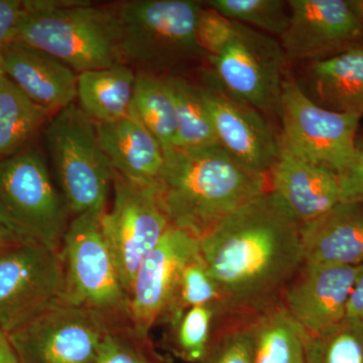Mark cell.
I'll list each match as a JSON object with an SVG mask.
<instances>
[{"label": "cell", "instance_id": "277c9868", "mask_svg": "<svg viewBox=\"0 0 363 363\" xmlns=\"http://www.w3.org/2000/svg\"><path fill=\"white\" fill-rule=\"evenodd\" d=\"M116 6L123 62L136 73L162 77L205 56L196 39L201 2L135 0Z\"/></svg>", "mask_w": 363, "mask_h": 363}, {"label": "cell", "instance_id": "4316f807", "mask_svg": "<svg viewBox=\"0 0 363 363\" xmlns=\"http://www.w3.org/2000/svg\"><path fill=\"white\" fill-rule=\"evenodd\" d=\"M207 306L223 314V298L199 252L181 269L168 310L162 324L166 325L191 308Z\"/></svg>", "mask_w": 363, "mask_h": 363}, {"label": "cell", "instance_id": "5b68a950", "mask_svg": "<svg viewBox=\"0 0 363 363\" xmlns=\"http://www.w3.org/2000/svg\"><path fill=\"white\" fill-rule=\"evenodd\" d=\"M69 215L42 152L23 150L0 159V226L6 233L60 252Z\"/></svg>", "mask_w": 363, "mask_h": 363}, {"label": "cell", "instance_id": "9a60e30c", "mask_svg": "<svg viewBox=\"0 0 363 363\" xmlns=\"http://www.w3.org/2000/svg\"><path fill=\"white\" fill-rule=\"evenodd\" d=\"M199 252V240L169 227L136 272L128 295V320L143 335L162 324L181 269Z\"/></svg>", "mask_w": 363, "mask_h": 363}, {"label": "cell", "instance_id": "ab89813d", "mask_svg": "<svg viewBox=\"0 0 363 363\" xmlns=\"http://www.w3.org/2000/svg\"><path fill=\"white\" fill-rule=\"evenodd\" d=\"M4 68H2V56L0 54V76L4 75Z\"/></svg>", "mask_w": 363, "mask_h": 363}, {"label": "cell", "instance_id": "7402d4cb", "mask_svg": "<svg viewBox=\"0 0 363 363\" xmlns=\"http://www.w3.org/2000/svg\"><path fill=\"white\" fill-rule=\"evenodd\" d=\"M311 75L320 99L332 111L363 116V47L317 60Z\"/></svg>", "mask_w": 363, "mask_h": 363}, {"label": "cell", "instance_id": "1f68e13d", "mask_svg": "<svg viewBox=\"0 0 363 363\" xmlns=\"http://www.w3.org/2000/svg\"><path fill=\"white\" fill-rule=\"evenodd\" d=\"M95 363H173L130 322L109 325Z\"/></svg>", "mask_w": 363, "mask_h": 363}, {"label": "cell", "instance_id": "2e32d148", "mask_svg": "<svg viewBox=\"0 0 363 363\" xmlns=\"http://www.w3.org/2000/svg\"><path fill=\"white\" fill-rule=\"evenodd\" d=\"M290 20L279 37L286 59L315 58L355 42L363 28L350 1L291 0Z\"/></svg>", "mask_w": 363, "mask_h": 363}, {"label": "cell", "instance_id": "603a6c76", "mask_svg": "<svg viewBox=\"0 0 363 363\" xmlns=\"http://www.w3.org/2000/svg\"><path fill=\"white\" fill-rule=\"evenodd\" d=\"M50 116L11 79L0 76V159L23 150Z\"/></svg>", "mask_w": 363, "mask_h": 363}, {"label": "cell", "instance_id": "8992f818", "mask_svg": "<svg viewBox=\"0 0 363 363\" xmlns=\"http://www.w3.org/2000/svg\"><path fill=\"white\" fill-rule=\"evenodd\" d=\"M44 136L72 216L104 211L114 171L100 145L96 123L73 104L49 119Z\"/></svg>", "mask_w": 363, "mask_h": 363}, {"label": "cell", "instance_id": "cb8c5ba5", "mask_svg": "<svg viewBox=\"0 0 363 363\" xmlns=\"http://www.w3.org/2000/svg\"><path fill=\"white\" fill-rule=\"evenodd\" d=\"M131 111L156 138L164 159L177 149V114L164 77L136 73Z\"/></svg>", "mask_w": 363, "mask_h": 363}, {"label": "cell", "instance_id": "30bf717a", "mask_svg": "<svg viewBox=\"0 0 363 363\" xmlns=\"http://www.w3.org/2000/svg\"><path fill=\"white\" fill-rule=\"evenodd\" d=\"M61 253L30 242L0 250V328L11 333L62 298Z\"/></svg>", "mask_w": 363, "mask_h": 363}, {"label": "cell", "instance_id": "d4e9b609", "mask_svg": "<svg viewBox=\"0 0 363 363\" xmlns=\"http://www.w3.org/2000/svg\"><path fill=\"white\" fill-rule=\"evenodd\" d=\"M255 363H307L305 334L279 303L255 318Z\"/></svg>", "mask_w": 363, "mask_h": 363}, {"label": "cell", "instance_id": "f1b7e54d", "mask_svg": "<svg viewBox=\"0 0 363 363\" xmlns=\"http://www.w3.org/2000/svg\"><path fill=\"white\" fill-rule=\"evenodd\" d=\"M216 310L191 308L166 324L167 342L174 355L188 363H202L209 347Z\"/></svg>", "mask_w": 363, "mask_h": 363}, {"label": "cell", "instance_id": "836d02e7", "mask_svg": "<svg viewBox=\"0 0 363 363\" xmlns=\"http://www.w3.org/2000/svg\"><path fill=\"white\" fill-rule=\"evenodd\" d=\"M338 178L341 202L363 204V138L357 140L354 157Z\"/></svg>", "mask_w": 363, "mask_h": 363}, {"label": "cell", "instance_id": "d590c367", "mask_svg": "<svg viewBox=\"0 0 363 363\" xmlns=\"http://www.w3.org/2000/svg\"><path fill=\"white\" fill-rule=\"evenodd\" d=\"M346 318L363 322V264L359 267V271L353 286Z\"/></svg>", "mask_w": 363, "mask_h": 363}, {"label": "cell", "instance_id": "8d00e7d4", "mask_svg": "<svg viewBox=\"0 0 363 363\" xmlns=\"http://www.w3.org/2000/svg\"><path fill=\"white\" fill-rule=\"evenodd\" d=\"M0 363H20L9 340V334L0 328Z\"/></svg>", "mask_w": 363, "mask_h": 363}, {"label": "cell", "instance_id": "d6986e66", "mask_svg": "<svg viewBox=\"0 0 363 363\" xmlns=\"http://www.w3.org/2000/svg\"><path fill=\"white\" fill-rule=\"evenodd\" d=\"M96 128L100 145L116 173L143 187L157 188L166 159L161 145L131 108L128 116L96 123Z\"/></svg>", "mask_w": 363, "mask_h": 363}, {"label": "cell", "instance_id": "83f0119b", "mask_svg": "<svg viewBox=\"0 0 363 363\" xmlns=\"http://www.w3.org/2000/svg\"><path fill=\"white\" fill-rule=\"evenodd\" d=\"M257 317L216 315L202 363H255Z\"/></svg>", "mask_w": 363, "mask_h": 363}, {"label": "cell", "instance_id": "4dcf8cb0", "mask_svg": "<svg viewBox=\"0 0 363 363\" xmlns=\"http://www.w3.org/2000/svg\"><path fill=\"white\" fill-rule=\"evenodd\" d=\"M207 4L229 20L269 35L281 37L290 20L288 1L281 0H210Z\"/></svg>", "mask_w": 363, "mask_h": 363}, {"label": "cell", "instance_id": "74e56055", "mask_svg": "<svg viewBox=\"0 0 363 363\" xmlns=\"http://www.w3.org/2000/svg\"><path fill=\"white\" fill-rule=\"evenodd\" d=\"M21 242V241L16 240L13 236L6 233L1 226H0V250H4L9 245H13V243Z\"/></svg>", "mask_w": 363, "mask_h": 363}, {"label": "cell", "instance_id": "52a82bcc", "mask_svg": "<svg viewBox=\"0 0 363 363\" xmlns=\"http://www.w3.org/2000/svg\"><path fill=\"white\" fill-rule=\"evenodd\" d=\"M102 212L79 215L69 224L60 252L64 269L61 300L107 323H126L128 296L102 231Z\"/></svg>", "mask_w": 363, "mask_h": 363}, {"label": "cell", "instance_id": "7a4b0ae2", "mask_svg": "<svg viewBox=\"0 0 363 363\" xmlns=\"http://www.w3.org/2000/svg\"><path fill=\"white\" fill-rule=\"evenodd\" d=\"M156 191L169 225L201 240L269 191V183L266 174L211 145L174 150L166 157Z\"/></svg>", "mask_w": 363, "mask_h": 363}, {"label": "cell", "instance_id": "44dd1931", "mask_svg": "<svg viewBox=\"0 0 363 363\" xmlns=\"http://www.w3.org/2000/svg\"><path fill=\"white\" fill-rule=\"evenodd\" d=\"M136 72L126 64L78 74L79 107L95 123L123 118L130 114Z\"/></svg>", "mask_w": 363, "mask_h": 363}, {"label": "cell", "instance_id": "4fadbf2b", "mask_svg": "<svg viewBox=\"0 0 363 363\" xmlns=\"http://www.w3.org/2000/svg\"><path fill=\"white\" fill-rule=\"evenodd\" d=\"M359 267L303 262L286 286L281 305L306 337L321 335L345 319Z\"/></svg>", "mask_w": 363, "mask_h": 363}, {"label": "cell", "instance_id": "ba28073f", "mask_svg": "<svg viewBox=\"0 0 363 363\" xmlns=\"http://www.w3.org/2000/svg\"><path fill=\"white\" fill-rule=\"evenodd\" d=\"M279 116L283 124L279 140L306 159L339 175L354 157L362 114L320 106L295 79H284Z\"/></svg>", "mask_w": 363, "mask_h": 363}, {"label": "cell", "instance_id": "e0dca14e", "mask_svg": "<svg viewBox=\"0 0 363 363\" xmlns=\"http://www.w3.org/2000/svg\"><path fill=\"white\" fill-rule=\"evenodd\" d=\"M267 177L269 191L301 226L316 220L341 203L337 174L301 156L281 140L278 157Z\"/></svg>", "mask_w": 363, "mask_h": 363}, {"label": "cell", "instance_id": "3957f363", "mask_svg": "<svg viewBox=\"0 0 363 363\" xmlns=\"http://www.w3.org/2000/svg\"><path fill=\"white\" fill-rule=\"evenodd\" d=\"M18 42L47 52L76 74L123 64L116 6L23 1Z\"/></svg>", "mask_w": 363, "mask_h": 363}, {"label": "cell", "instance_id": "d6a6232c", "mask_svg": "<svg viewBox=\"0 0 363 363\" xmlns=\"http://www.w3.org/2000/svg\"><path fill=\"white\" fill-rule=\"evenodd\" d=\"M235 21L222 16L212 7H202L196 25V39L208 59L218 56L235 32Z\"/></svg>", "mask_w": 363, "mask_h": 363}, {"label": "cell", "instance_id": "7c38bea8", "mask_svg": "<svg viewBox=\"0 0 363 363\" xmlns=\"http://www.w3.org/2000/svg\"><path fill=\"white\" fill-rule=\"evenodd\" d=\"M109 325L60 300L9 337L20 363H95Z\"/></svg>", "mask_w": 363, "mask_h": 363}, {"label": "cell", "instance_id": "8fae6325", "mask_svg": "<svg viewBox=\"0 0 363 363\" xmlns=\"http://www.w3.org/2000/svg\"><path fill=\"white\" fill-rule=\"evenodd\" d=\"M213 77L233 96L262 113L279 116L286 60L272 35L236 23L235 32L218 56L209 59Z\"/></svg>", "mask_w": 363, "mask_h": 363}, {"label": "cell", "instance_id": "9c48e42d", "mask_svg": "<svg viewBox=\"0 0 363 363\" xmlns=\"http://www.w3.org/2000/svg\"><path fill=\"white\" fill-rule=\"evenodd\" d=\"M113 200L101 226L128 296L136 272L171 227L156 188L143 187L113 173Z\"/></svg>", "mask_w": 363, "mask_h": 363}, {"label": "cell", "instance_id": "f35d334b", "mask_svg": "<svg viewBox=\"0 0 363 363\" xmlns=\"http://www.w3.org/2000/svg\"><path fill=\"white\" fill-rule=\"evenodd\" d=\"M350 4L363 28V0H350Z\"/></svg>", "mask_w": 363, "mask_h": 363}, {"label": "cell", "instance_id": "e575fe53", "mask_svg": "<svg viewBox=\"0 0 363 363\" xmlns=\"http://www.w3.org/2000/svg\"><path fill=\"white\" fill-rule=\"evenodd\" d=\"M23 13V1L0 0V51L16 42Z\"/></svg>", "mask_w": 363, "mask_h": 363}, {"label": "cell", "instance_id": "ffe728a7", "mask_svg": "<svg viewBox=\"0 0 363 363\" xmlns=\"http://www.w3.org/2000/svg\"><path fill=\"white\" fill-rule=\"evenodd\" d=\"M304 262L324 266L363 264V204L341 202L301 226Z\"/></svg>", "mask_w": 363, "mask_h": 363}, {"label": "cell", "instance_id": "484cf974", "mask_svg": "<svg viewBox=\"0 0 363 363\" xmlns=\"http://www.w3.org/2000/svg\"><path fill=\"white\" fill-rule=\"evenodd\" d=\"M164 77L175 101L177 149L219 145L201 87L180 76Z\"/></svg>", "mask_w": 363, "mask_h": 363}, {"label": "cell", "instance_id": "6da1fadb", "mask_svg": "<svg viewBox=\"0 0 363 363\" xmlns=\"http://www.w3.org/2000/svg\"><path fill=\"white\" fill-rule=\"evenodd\" d=\"M199 250L223 298V314L240 316L279 305L304 262L301 225L271 191L199 240Z\"/></svg>", "mask_w": 363, "mask_h": 363}, {"label": "cell", "instance_id": "ac0fdd59", "mask_svg": "<svg viewBox=\"0 0 363 363\" xmlns=\"http://www.w3.org/2000/svg\"><path fill=\"white\" fill-rule=\"evenodd\" d=\"M4 75L52 116L77 98V74L47 52L11 43L0 51Z\"/></svg>", "mask_w": 363, "mask_h": 363}, {"label": "cell", "instance_id": "f546056e", "mask_svg": "<svg viewBox=\"0 0 363 363\" xmlns=\"http://www.w3.org/2000/svg\"><path fill=\"white\" fill-rule=\"evenodd\" d=\"M307 363H363V322L345 318L321 335L306 337Z\"/></svg>", "mask_w": 363, "mask_h": 363}, {"label": "cell", "instance_id": "5bb4252c", "mask_svg": "<svg viewBox=\"0 0 363 363\" xmlns=\"http://www.w3.org/2000/svg\"><path fill=\"white\" fill-rule=\"evenodd\" d=\"M200 87L218 145L247 168L267 175L278 157L279 135L264 113L227 92L213 76Z\"/></svg>", "mask_w": 363, "mask_h": 363}]
</instances>
